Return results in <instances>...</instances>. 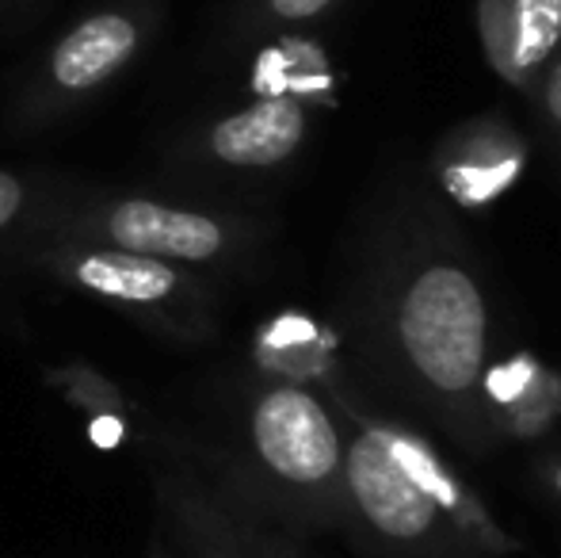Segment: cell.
I'll list each match as a JSON object with an SVG mask.
<instances>
[{"instance_id":"1","label":"cell","mask_w":561,"mask_h":558,"mask_svg":"<svg viewBox=\"0 0 561 558\" xmlns=\"http://www.w3.org/2000/svg\"><path fill=\"white\" fill-rule=\"evenodd\" d=\"M355 341L409 406L478 447L489 432V303L444 223L416 210L378 226L355 280Z\"/></svg>"},{"instance_id":"2","label":"cell","mask_w":561,"mask_h":558,"mask_svg":"<svg viewBox=\"0 0 561 558\" xmlns=\"http://www.w3.org/2000/svg\"><path fill=\"white\" fill-rule=\"evenodd\" d=\"M184 459L256 524L313 532L344 521V432L302 383L256 379L222 398L210 436L184 432Z\"/></svg>"},{"instance_id":"3","label":"cell","mask_w":561,"mask_h":558,"mask_svg":"<svg viewBox=\"0 0 561 558\" xmlns=\"http://www.w3.org/2000/svg\"><path fill=\"white\" fill-rule=\"evenodd\" d=\"M382 558H496L508 551L421 436L359 421L344 436V521Z\"/></svg>"},{"instance_id":"4","label":"cell","mask_w":561,"mask_h":558,"mask_svg":"<svg viewBox=\"0 0 561 558\" xmlns=\"http://www.w3.org/2000/svg\"><path fill=\"white\" fill-rule=\"evenodd\" d=\"M43 241H89L123 253L157 257L203 276H244L264 253L267 226L252 210L207 195L107 187L73 180Z\"/></svg>"},{"instance_id":"5","label":"cell","mask_w":561,"mask_h":558,"mask_svg":"<svg viewBox=\"0 0 561 558\" xmlns=\"http://www.w3.org/2000/svg\"><path fill=\"white\" fill-rule=\"evenodd\" d=\"M164 0H92L73 15L8 92L12 135H46L89 112L153 50L164 31Z\"/></svg>"},{"instance_id":"6","label":"cell","mask_w":561,"mask_h":558,"mask_svg":"<svg viewBox=\"0 0 561 558\" xmlns=\"http://www.w3.org/2000/svg\"><path fill=\"white\" fill-rule=\"evenodd\" d=\"M8 269L54 280L58 287L104 306L176 349L210 344L222 329L218 280L157 257L123 253L89 241H38L12 257Z\"/></svg>"},{"instance_id":"7","label":"cell","mask_w":561,"mask_h":558,"mask_svg":"<svg viewBox=\"0 0 561 558\" xmlns=\"http://www.w3.org/2000/svg\"><path fill=\"white\" fill-rule=\"evenodd\" d=\"M310 138L306 92L252 81V100L187 123L164 146V176L184 180V192H207L210 184L264 176L302 153Z\"/></svg>"},{"instance_id":"8","label":"cell","mask_w":561,"mask_h":558,"mask_svg":"<svg viewBox=\"0 0 561 558\" xmlns=\"http://www.w3.org/2000/svg\"><path fill=\"white\" fill-rule=\"evenodd\" d=\"M157 528L176 558H267L260 524L233 505L187 459L149 463Z\"/></svg>"},{"instance_id":"9","label":"cell","mask_w":561,"mask_h":558,"mask_svg":"<svg viewBox=\"0 0 561 558\" xmlns=\"http://www.w3.org/2000/svg\"><path fill=\"white\" fill-rule=\"evenodd\" d=\"M69 176L54 172H23L0 164V261H12L23 249L46 238L58 203L66 200Z\"/></svg>"},{"instance_id":"10","label":"cell","mask_w":561,"mask_h":558,"mask_svg":"<svg viewBox=\"0 0 561 558\" xmlns=\"http://www.w3.org/2000/svg\"><path fill=\"white\" fill-rule=\"evenodd\" d=\"M473 157H478V149L470 146L444 161L447 192L458 195L462 203H481L489 195H496L519 164V149L508 146L504 138H481V157L485 161H473Z\"/></svg>"},{"instance_id":"11","label":"cell","mask_w":561,"mask_h":558,"mask_svg":"<svg viewBox=\"0 0 561 558\" xmlns=\"http://www.w3.org/2000/svg\"><path fill=\"white\" fill-rule=\"evenodd\" d=\"M336 0H241L229 15L226 38H260V35H287L295 27L321 20Z\"/></svg>"},{"instance_id":"12","label":"cell","mask_w":561,"mask_h":558,"mask_svg":"<svg viewBox=\"0 0 561 558\" xmlns=\"http://www.w3.org/2000/svg\"><path fill=\"white\" fill-rule=\"evenodd\" d=\"M539 107H542V115H547L554 138L561 141V54L550 61L547 73H542V81H539Z\"/></svg>"},{"instance_id":"13","label":"cell","mask_w":561,"mask_h":558,"mask_svg":"<svg viewBox=\"0 0 561 558\" xmlns=\"http://www.w3.org/2000/svg\"><path fill=\"white\" fill-rule=\"evenodd\" d=\"M50 0H0V27H27L35 15L46 12Z\"/></svg>"},{"instance_id":"14","label":"cell","mask_w":561,"mask_h":558,"mask_svg":"<svg viewBox=\"0 0 561 558\" xmlns=\"http://www.w3.org/2000/svg\"><path fill=\"white\" fill-rule=\"evenodd\" d=\"M146 558H176V551H172V544H169V539H164V532H161V528L149 532Z\"/></svg>"},{"instance_id":"15","label":"cell","mask_w":561,"mask_h":558,"mask_svg":"<svg viewBox=\"0 0 561 558\" xmlns=\"http://www.w3.org/2000/svg\"><path fill=\"white\" fill-rule=\"evenodd\" d=\"M547 486H550V493H554V498L561 501V459L547 470Z\"/></svg>"},{"instance_id":"16","label":"cell","mask_w":561,"mask_h":558,"mask_svg":"<svg viewBox=\"0 0 561 558\" xmlns=\"http://www.w3.org/2000/svg\"><path fill=\"white\" fill-rule=\"evenodd\" d=\"M0 314H8V298L4 295H0Z\"/></svg>"},{"instance_id":"17","label":"cell","mask_w":561,"mask_h":558,"mask_svg":"<svg viewBox=\"0 0 561 558\" xmlns=\"http://www.w3.org/2000/svg\"><path fill=\"white\" fill-rule=\"evenodd\" d=\"M558 23H561V0H558Z\"/></svg>"}]
</instances>
